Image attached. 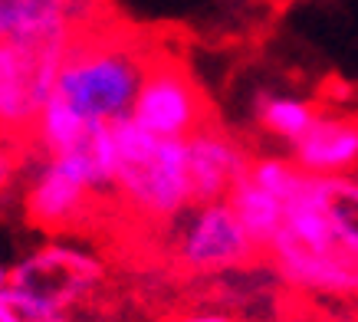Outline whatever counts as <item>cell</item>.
Segmentation results:
<instances>
[{
  "mask_svg": "<svg viewBox=\"0 0 358 322\" xmlns=\"http://www.w3.org/2000/svg\"><path fill=\"white\" fill-rule=\"evenodd\" d=\"M7 283H10V270H7L3 263H0V293L7 290Z\"/></svg>",
  "mask_w": 358,
  "mask_h": 322,
  "instance_id": "18",
  "label": "cell"
},
{
  "mask_svg": "<svg viewBox=\"0 0 358 322\" xmlns=\"http://www.w3.org/2000/svg\"><path fill=\"white\" fill-rule=\"evenodd\" d=\"M171 253L178 267L197 276L230 273L263 257L227 201L187 207L174 227Z\"/></svg>",
  "mask_w": 358,
  "mask_h": 322,
  "instance_id": "4",
  "label": "cell"
},
{
  "mask_svg": "<svg viewBox=\"0 0 358 322\" xmlns=\"http://www.w3.org/2000/svg\"><path fill=\"white\" fill-rule=\"evenodd\" d=\"M102 276H106V263L92 250L69 240H50L10 270L13 286H23L33 296H40L56 316H66L79 300H86L102 283Z\"/></svg>",
  "mask_w": 358,
  "mask_h": 322,
  "instance_id": "6",
  "label": "cell"
},
{
  "mask_svg": "<svg viewBox=\"0 0 358 322\" xmlns=\"http://www.w3.org/2000/svg\"><path fill=\"white\" fill-rule=\"evenodd\" d=\"M69 43H0V135L36 125Z\"/></svg>",
  "mask_w": 358,
  "mask_h": 322,
  "instance_id": "5",
  "label": "cell"
},
{
  "mask_svg": "<svg viewBox=\"0 0 358 322\" xmlns=\"http://www.w3.org/2000/svg\"><path fill=\"white\" fill-rule=\"evenodd\" d=\"M266 260L293 290L336 296V300H348V296L358 300V257L352 253H315L293 244L289 237L276 234L266 250Z\"/></svg>",
  "mask_w": 358,
  "mask_h": 322,
  "instance_id": "10",
  "label": "cell"
},
{
  "mask_svg": "<svg viewBox=\"0 0 358 322\" xmlns=\"http://www.w3.org/2000/svg\"><path fill=\"white\" fill-rule=\"evenodd\" d=\"M227 204H230V211L237 214L240 224H243V230L250 234V240L257 244V250L266 257L270 244L282 230V217H286L282 201L280 197H273L270 191H263L250 174H243V178L230 188Z\"/></svg>",
  "mask_w": 358,
  "mask_h": 322,
  "instance_id": "12",
  "label": "cell"
},
{
  "mask_svg": "<svg viewBox=\"0 0 358 322\" xmlns=\"http://www.w3.org/2000/svg\"><path fill=\"white\" fill-rule=\"evenodd\" d=\"M253 4H260V7H270V10H286V7H293L296 0H253Z\"/></svg>",
  "mask_w": 358,
  "mask_h": 322,
  "instance_id": "17",
  "label": "cell"
},
{
  "mask_svg": "<svg viewBox=\"0 0 358 322\" xmlns=\"http://www.w3.org/2000/svg\"><path fill=\"white\" fill-rule=\"evenodd\" d=\"M187 155V184L191 204H214L227 201L230 188L250 172V155L227 129L207 122L194 135L185 139Z\"/></svg>",
  "mask_w": 358,
  "mask_h": 322,
  "instance_id": "8",
  "label": "cell"
},
{
  "mask_svg": "<svg viewBox=\"0 0 358 322\" xmlns=\"http://www.w3.org/2000/svg\"><path fill=\"white\" fill-rule=\"evenodd\" d=\"M56 322H69V319H56Z\"/></svg>",
  "mask_w": 358,
  "mask_h": 322,
  "instance_id": "19",
  "label": "cell"
},
{
  "mask_svg": "<svg viewBox=\"0 0 358 322\" xmlns=\"http://www.w3.org/2000/svg\"><path fill=\"white\" fill-rule=\"evenodd\" d=\"M112 194L131 214L171 224L191 207L185 141L158 139L122 118L112 125Z\"/></svg>",
  "mask_w": 358,
  "mask_h": 322,
  "instance_id": "2",
  "label": "cell"
},
{
  "mask_svg": "<svg viewBox=\"0 0 358 322\" xmlns=\"http://www.w3.org/2000/svg\"><path fill=\"white\" fill-rule=\"evenodd\" d=\"M326 214L332 217L342 247L358 257V178H329Z\"/></svg>",
  "mask_w": 358,
  "mask_h": 322,
  "instance_id": "14",
  "label": "cell"
},
{
  "mask_svg": "<svg viewBox=\"0 0 358 322\" xmlns=\"http://www.w3.org/2000/svg\"><path fill=\"white\" fill-rule=\"evenodd\" d=\"M96 201L99 194L83 181V174L59 158H40L23 191L27 220L46 234H66L86 224Z\"/></svg>",
  "mask_w": 358,
  "mask_h": 322,
  "instance_id": "7",
  "label": "cell"
},
{
  "mask_svg": "<svg viewBox=\"0 0 358 322\" xmlns=\"http://www.w3.org/2000/svg\"><path fill=\"white\" fill-rule=\"evenodd\" d=\"M181 322H234L227 312H214V309H201V312H187Z\"/></svg>",
  "mask_w": 358,
  "mask_h": 322,
  "instance_id": "16",
  "label": "cell"
},
{
  "mask_svg": "<svg viewBox=\"0 0 358 322\" xmlns=\"http://www.w3.org/2000/svg\"><path fill=\"white\" fill-rule=\"evenodd\" d=\"M99 0H0V43H73Z\"/></svg>",
  "mask_w": 358,
  "mask_h": 322,
  "instance_id": "9",
  "label": "cell"
},
{
  "mask_svg": "<svg viewBox=\"0 0 358 322\" xmlns=\"http://www.w3.org/2000/svg\"><path fill=\"white\" fill-rule=\"evenodd\" d=\"M20 174H23V151L7 135H0V197H7L17 188Z\"/></svg>",
  "mask_w": 358,
  "mask_h": 322,
  "instance_id": "15",
  "label": "cell"
},
{
  "mask_svg": "<svg viewBox=\"0 0 358 322\" xmlns=\"http://www.w3.org/2000/svg\"><path fill=\"white\" fill-rule=\"evenodd\" d=\"M322 108L326 106H319L313 99L282 96V92H260V96H257V106H253V115H257V125H260L266 135L286 141V145L293 148L296 141L309 132V125L319 118Z\"/></svg>",
  "mask_w": 358,
  "mask_h": 322,
  "instance_id": "13",
  "label": "cell"
},
{
  "mask_svg": "<svg viewBox=\"0 0 358 322\" xmlns=\"http://www.w3.org/2000/svg\"><path fill=\"white\" fill-rule=\"evenodd\" d=\"M152 53L125 33L83 30L69 43L53 83V99L89 125H115L131 115Z\"/></svg>",
  "mask_w": 358,
  "mask_h": 322,
  "instance_id": "1",
  "label": "cell"
},
{
  "mask_svg": "<svg viewBox=\"0 0 358 322\" xmlns=\"http://www.w3.org/2000/svg\"><path fill=\"white\" fill-rule=\"evenodd\" d=\"M129 118L158 139L185 141L210 122V102L181 59L152 53Z\"/></svg>",
  "mask_w": 358,
  "mask_h": 322,
  "instance_id": "3",
  "label": "cell"
},
{
  "mask_svg": "<svg viewBox=\"0 0 358 322\" xmlns=\"http://www.w3.org/2000/svg\"><path fill=\"white\" fill-rule=\"evenodd\" d=\"M296 168L319 178H355L358 174V112H319L309 132L293 145Z\"/></svg>",
  "mask_w": 358,
  "mask_h": 322,
  "instance_id": "11",
  "label": "cell"
}]
</instances>
